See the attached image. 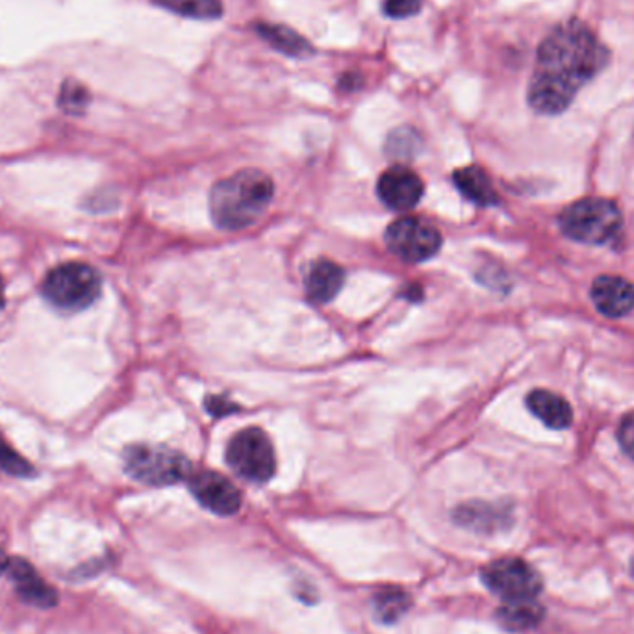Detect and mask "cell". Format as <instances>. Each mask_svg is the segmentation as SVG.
Wrapping results in <instances>:
<instances>
[{
    "mask_svg": "<svg viewBox=\"0 0 634 634\" xmlns=\"http://www.w3.org/2000/svg\"><path fill=\"white\" fill-rule=\"evenodd\" d=\"M609 63V49L581 21H567L543 39L529 84V105L557 116Z\"/></svg>",
    "mask_w": 634,
    "mask_h": 634,
    "instance_id": "6da1fadb",
    "label": "cell"
},
{
    "mask_svg": "<svg viewBox=\"0 0 634 634\" xmlns=\"http://www.w3.org/2000/svg\"><path fill=\"white\" fill-rule=\"evenodd\" d=\"M275 184L259 169H243L217 182L210 191V214L217 227L240 230L259 222L270 208Z\"/></svg>",
    "mask_w": 634,
    "mask_h": 634,
    "instance_id": "7a4b0ae2",
    "label": "cell"
},
{
    "mask_svg": "<svg viewBox=\"0 0 634 634\" xmlns=\"http://www.w3.org/2000/svg\"><path fill=\"white\" fill-rule=\"evenodd\" d=\"M103 290L99 272L84 262L52 267L41 283V294L56 309L79 312L92 307Z\"/></svg>",
    "mask_w": 634,
    "mask_h": 634,
    "instance_id": "3957f363",
    "label": "cell"
},
{
    "mask_svg": "<svg viewBox=\"0 0 634 634\" xmlns=\"http://www.w3.org/2000/svg\"><path fill=\"white\" fill-rule=\"evenodd\" d=\"M622 212L609 199H583L567 206L561 216L562 232L591 246H603L622 228Z\"/></svg>",
    "mask_w": 634,
    "mask_h": 634,
    "instance_id": "277c9868",
    "label": "cell"
},
{
    "mask_svg": "<svg viewBox=\"0 0 634 634\" xmlns=\"http://www.w3.org/2000/svg\"><path fill=\"white\" fill-rule=\"evenodd\" d=\"M123 458L127 474L148 487L179 485L193 474L190 460L182 453L164 445H130Z\"/></svg>",
    "mask_w": 634,
    "mask_h": 634,
    "instance_id": "5b68a950",
    "label": "cell"
},
{
    "mask_svg": "<svg viewBox=\"0 0 634 634\" xmlns=\"http://www.w3.org/2000/svg\"><path fill=\"white\" fill-rule=\"evenodd\" d=\"M227 463L236 474L251 482H267L277 468L272 440L254 427L236 432L228 442Z\"/></svg>",
    "mask_w": 634,
    "mask_h": 634,
    "instance_id": "8992f818",
    "label": "cell"
},
{
    "mask_svg": "<svg viewBox=\"0 0 634 634\" xmlns=\"http://www.w3.org/2000/svg\"><path fill=\"white\" fill-rule=\"evenodd\" d=\"M386 246L405 262H426L442 247V235L431 223L416 217H400L386 228Z\"/></svg>",
    "mask_w": 634,
    "mask_h": 634,
    "instance_id": "52a82bcc",
    "label": "cell"
},
{
    "mask_svg": "<svg viewBox=\"0 0 634 634\" xmlns=\"http://www.w3.org/2000/svg\"><path fill=\"white\" fill-rule=\"evenodd\" d=\"M485 585L505 601L536 599L542 591V577L535 567L519 559H501L482 570Z\"/></svg>",
    "mask_w": 634,
    "mask_h": 634,
    "instance_id": "ba28073f",
    "label": "cell"
},
{
    "mask_svg": "<svg viewBox=\"0 0 634 634\" xmlns=\"http://www.w3.org/2000/svg\"><path fill=\"white\" fill-rule=\"evenodd\" d=\"M190 490L199 503L219 516H232L240 511L241 495L238 488L222 474L201 469L193 471L188 479Z\"/></svg>",
    "mask_w": 634,
    "mask_h": 634,
    "instance_id": "9c48e42d",
    "label": "cell"
},
{
    "mask_svg": "<svg viewBox=\"0 0 634 634\" xmlns=\"http://www.w3.org/2000/svg\"><path fill=\"white\" fill-rule=\"evenodd\" d=\"M426 184L418 172L405 166H394L382 172L376 193L382 203L397 212L412 210L423 198Z\"/></svg>",
    "mask_w": 634,
    "mask_h": 634,
    "instance_id": "30bf717a",
    "label": "cell"
},
{
    "mask_svg": "<svg viewBox=\"0 0 634 634\" xmlns=\"http://www.w3.org/2000/svg\"><path fill=\"white\" fill-rule=\"evenodd\" d=\"M10 579L15 583L19 598L37 609H52L58 605V594L52 586L47 585L31 562L25 559H12L8 567Z\"/></svg>",
    "mask_w": 634,
    "mask_h": 634,
    "instance_id": "8fae6325",
    "label": "cell"
},
{
    "mask_svg": "<svg viewBox=\"0 0 634 634\" xmlns=\"http://www.w3.org/2000/svg\"><path fill=\"white\" fill-rule=\"evenodd\" d=\"M591 301L607 318H623L634 309V286L622 277H599L591 286Z\"/></svg>",
    "mask_w": 634,
    "mask_h": 634,
    "instance_id": "7c38bea8",
    "label": "cell"
},
{
    "mask_svg": "<svg viewBox=\"0 0 634 634\" xmlns=\"http://www.w3.org/2000/svg\"><path fill=\"white\" fill-rule=\"evenodd\" d=\"M345 283V273L331 260H320L307 275V296L315 304H326L338 296Z\"/></svg>",
    "mask_w": 634,
    "mask_h": 634,
    "instance_id": "4fadbf2b",
    "label": "cell"
},
{
    "mask_svg": "<svg viewBox=\"0 0 634 634\" xmlns=\"http://www.w3.org/2000/svg\"><path fill=\"white\" fill-rule=\"evenodd\" d=\"M527 407L536 418L543 421L551 429H567L572 426L573 410L564 397L548 392V390H535L527 395Z\"/></svg>",
    "mask_w": 634,
    "mask_h": 634,
    "instance_id": "5bb4252c",
    "label": "cell"
},
{
    "mask_svg": "<svg viewBox=\"0 0 634 634\" xmlns=\"http://www.w3.org/2000/svg\"><path fill=\"white\" fill-rule=\"evenodd\" d=\"M254 31L264 41L272 45L273 49L291 56V58H307L314 55V47L310 45L307 37H302L299 32L290 26L275 25V23H259L254 25Z\"/></svg>",
    "mask_w": 634,
    "mask_h": 634,
    "instance_id": "9a60e30c",
    "label": "cell"
},
{
    "mask_svg": "<svg viewBox=\"0 0 634 634\" xmlns=\"http://www.w3.org/2000/svg\"><path fill=\"white\" fill-rule=\"evenodd\" d=\"M455 186L464 198L480 206H492L498 203V193L493 190L492 180L482 167L468 166L453 175Z\"/></svg>",
    "mask_w": 634,
    "mask_h": 634,
    "instance_id": "2e32d148",
    "label": "cell"
},
{
    "mask_svg": "<svg viewBox=\"0 0 634 634\" xmlns=\"http://www.w3.org/2000/svg\"><path fill=\"white\" fill-rule=\"evenodd\" d=\"M542 605L536 599H516V601H505L499 609L498 620L503 627L509 631H529L536 627L543 620Z\"/></svg>",
    "mask_w": 634,
    "mask_h": 634,
    "instance_id": "e0dca14e",
    "label": "cell"
},
{
    "mask_svg": "<svg viewBox=\"0 0 634 634\" xmlns=\"http://www.w3.org/2000/svg\"><path fill=\"white\" fill-rule=\"evenodd\" d=\"M156 7L182 17L214 21L223 15V0H153Z\"/></svg>",
    "mask_w": 634,
    "mask_h": 634,
    "instance_id": "ac0fdd59",
    "label": "cell"
},
{
    "mask_svg": "<svg viewBox=\"0 0 634 634\" xmlns=\"http://www.w3.org/2000/svg\"><path fill=\"white\" fill-rule=\"evenodd\" d=\"M412 599L407 591L399 588H388V590L376 591L373 598V610L375 618L382 623H395L399 618L407 614Z\"/></svg>",
    "mask_w": 634,
    "mask_h": 634,
    "instance_id": "d6986e66",
    "label": "cell"
},
{
    "mask_svg": "<svg viewBox=\"0 0 634 634\" xmlns=\"http://www.w3.org/2000/svg\"><path fill=\"white\" fill-rule=\"evenodd\" d=\"M456 519L469 529L475 530H492L498 529L499 525L503 524L505 514L498 511L495 506L482 505V503H475V505H464L456 511Z\"/></svg>",
    "mask_w": 634,
    "mask_h": 634,
    "instance_id": "ffe728a7",
    "label": "cell"
},
{
    "mask_svg": "<svg viewBox=\"0 0 634 634\" xmlns=\"http://www.w3.org/2000/svg\"><path fill=\"white\" fill-rule=\"evenodd\" d=\"M419 151H421V137L416 130L408 127L395 129L386 142V153L395 160H412L418 156Z\"/></svg>",
    "mask_w": 634,
    "mask_h": 634,
    "instance_id": "44dd1931",
    "label": "cell"
},
{
    "mask_svg": "<svg viewBox=\"0 0 634 634\" xmlns=\"http://www.w3.org/2000/svg\"><path fill=\"white\" fill-rule=\"evenodd\" d=\"M58 105L62 106L63 111L73 116L82 113L89 105V92L86 86H82L81 82L65 81L60 89Z\"/></svg>",
    "mask_w": 634,
    "mask_h": 634,
    "instance_id": "7402d4cb",
    "label": "cell"
},
{
    "mask_svg": "<svg viewBox=\"0 0 634 634\" xmlns=\"http://www.w3.org/2000/svg\"><path fill=\"white\" fill-rule=\"evenodd\" d=\"M0 468L13 477H31L34 475V468L28 460L19 455L17 451L0 440Z\"/></svg>",
    "mask_w": 634,
    "mask_h": 634,
    "instance_id": "603a6c76",
    "label": "cell"
},
{
    "mask_svg": "<svg viewBox=\"0 0 634 634\" xmlns=\"http://www.w3.org/2000/svg\"><path fill=\"white\" fill-rule=\"evenodd\" d=\"M423 7V0H384V13L392 19L412 17Z\"/></svg>",
    "mask_w": 634,
    "mask_h": 634,
    "instance_id": "cb8c5ba5",
    "label": "cell"
},
{
    "mask_svg": "<svg viewBox=\"0 0 634 634\" xmlns=\"http://www.w3.org/2000/svg\"><path fill=\"white\" fill-rule=\"evenodd\" d=\"M618 442L622 445V450L634 460V410L629 412L622 419L620 427H618Z\"/></svg>",
    "mask_w": 634,
    "mask_h": 634,
    "instance_id": "d4e9b609",
    "label": "cell"
},
{
    "mask_svg": "<svg viewBox=\"0 0 634 634\" xmlns=\"http://www.w3.org/2000/svg\"><path fill=\"white\" fill-rule=\"evenodd\" d=\"M206 405H208V412L214 414V416H222V414H230L235 412L236 405L232 403H228L227 399H223V397H210L206 400Z\"/></svg>",
    "mask_w": 634,
    "mask_h": 634,
    "instance_id": "484cf974",
    "label": "cell"
},
{
    "mask_svg": "<svg viewBox=\"0 0 634 634\" xmlns=\"http://www.w3.org/2000/svg\"><path fill=\"white\" fill-rule=\"evenodd\" d=\"M339 87L345 89V92H352V89H358V87H362V79L357 76L355 73H347L345 74L344 79L339 81Z\"/></svg>",
    "mask_w": 634,
    "mask_h": 634,
    "instance_id": "4316f807",
    "label": "cell"
},
{
    "mask_svg": "<svg viewBox=\"0 0 634 634\" xmlns=\"http://www.w3.org/2000/svg\"><path fill=\"white\" fill-rule=\"evenodd\" d=\"M10 562H12V559L8 557L7 551H4V549L0 548V575H2V573L8 572V567H10Z\"/></svg>",
    "mask_w": 634,
    "mask_h": 634,
    "instance_id": "83f0119b",
    "label": "cell"
},
{
    "mask_svg": "<svg viewBox=\"0 0 634 634\" xmlns=\"http://www.w3.org/2000/svg\"><path fill=\"white\" fill-rule=\"evenodd\" d=\"M4 302H7V286H4L2 277H0V310L4 309Z\"/></svg>",
    "mask_w": 634,
    "mask_h": 634,
    "instance_id": "f1b7e54d",
    "label": "cell"
},
{
    "mask_svg": "<svg viewBox=\"0 0 634 634\" xmlns=\"http://www.w3.org/2000/svg\"><path fill=\"white\" fill-rule=\"evenodd\" d=\"M633 573H634V561H633Z\"/></svg>",
    "mask_w": 634,
    "mask_h": 634,
    "instance_id": "f546056e",
    "label": "cell"
}]
</instances>
